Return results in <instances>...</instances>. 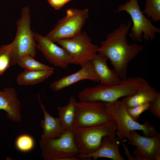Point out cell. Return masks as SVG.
<instances>
[{
  "label": "cell",
  "mask_w": 160,
  "mask_h": 160,
  "mask_svg": "<svg viewBox=\"0 0 160 160\" xmlns=\"http://www.w3.org/2000/svg\"><path fill=\"white\" fill-rule=\"evenodd\" d=\"M132 22L120 23L119 26L108 33L97 52L102 53L109 59L114 69L121 80L126 79L129 63L144 49V46L136 43L129 44L127 38Z\"/></svg>",
  "instance_id": "6da1fadb"
},
{
  "label": "cell",
  "mask_w": 160,
  "mask_h": 160,
  "mask_svg": "<svg viewBox=\"0 0 160 160\" xmlns=\"http://www.w3.org/2000/svg\"><path fill=\"white\" fill-rule=\"evenodd\" d=\"M149 85L141 77H131L122 80L117 85H107L101 84L85 88L79 92L78 97L81 101H99L112 103L120 98L143 90Z\"/></svg>",
  "instance_id": "7a4b0ae2"
},
{
  "label": "cell",
  "mask_w": 160,
  "mask_h": 160,
  "mask_svg": "<svg viewBox=\"0 0 160 160\" xmlns=\"http://www.w3.org/2000/svg\"><path fill=\"white\" fill-rule=\"evenodd\" d=\"M21 16L16 22L17 30L15 38L10 44L6 45L11 57V65L17 64L23 56L30 55L36 56V43L33 32L31 29L30 8L24 7L21 10Z\"/></svg>",
  "instance_id": "3957f363"
},
{
  "label": "cell",
  "mask_w": 160,
  "mask_h": 160,
  "mask_svg": "<svg viewBox=\"0 0 160 160\" xmlns=\"http://www.w3.org/2000/svg\"><path fill=\"white\" fill-rule=\"evenodd\" d=\"M117 124L114 119L100 125L74 128L73 134L78 151L76 156L80 160L97 150L104 136L116 132Z\"/></svg>",
  "instance_id": "277c9868"
},
{
  "label": "cell",
  "mask_w": 160,
  "mask_h": 160,
  "mask_svg": "<svg viewBox=\"0 0 160 160\" xmlns=\"http://www.w3.org/2000/svg\"><path fill=\"white\" fill-rule=\"evenodd\" d=\"M107 112L115 120L117 124L116 135L120 140L130 139V132L134 130H141L144 135L151 137L157 132L155 127L147 121L140 124L132 119L128 114L123 99L112 103L106 104Z\"/></svg>",
  "instance_id": "5b68a950"
},
{
  "label": "cell",
  "mask_w": 160,
  "mask_h": 160,
  "mask_svg": "<svg viewBox=\"0 0 160 160\" xmlns=\"http://www.w3.org/2000/svg\"><path fill=\"white\" fill-rule=\"evenodd\" d=\"M89 17L87 9H68L65 16L58 20L53 29L45 36L55 42L76 36L81 33L82 28Z\"/></svg>",
  "instance_id": "8992f818"
},
{
  "label": "cell",
  "mask_w": 160,
  "mask_h": 160,
  "mask_svg": "<svg viewBox=\"0 0 160 160\" xmlns=\"http://www.w3.org/2000/svg\"><path fill=\"white\" fill-rule=\"evenodd\" d=\"M125 11L132 19L133 25L131 28L130 37L132 40L137 41L143 37L145 41L153 40L156 33L160 32V28L152 23L151 19H147L140 9L138 0H130L120 5L116 12Z\"/></svg>",
  "instance_id": "52a82bcc"
},
{
  "label": "cell",
  "mask_w": 160,
  "mask_h": 160,
  "mask_svg": "<svg viewBox=\"0 0 160 160\" xmlns=\"http://www.w3.org/2000/svg\"><path fill=\"white\" fill-rule=\"evenodd\" d=\"M92 39L85 31L72 38L56 40L72 58L71 64L83 67L96 56L99 47L92 44Z\"/></svg>",
  "instance_id": "ba28073f"
},
{
  "label": "cell",
  "mask_w": 160,
  "mask_h": 160,
  "mask_svg": "<svg viewBox=\"0 0 160 160\" xmlns=\"http://www.w3.org/2000/svg\"><path fill=\"white\" fill-rule=\"evenodd\" d=\"M44 160H78V151L74 143L73 132L65 131L60 137L39 141Z\"/></svg>",
  "instance_id": "9c48e42d"
},
{
  "label": "cell",
  "mask_w": 160,
  "mask_h": 160,
  "mask_svg": "<svg viewBox=\"0 0 160 160\" xmlns=\"http://www.w3.org/2000/svg\"><path fill=\"white\" fill-rule=\"evenodd\" d=\"M106 104L99 101L77 102L74 128L100 125L114 119L106 111Z\"/></svg>",
  "instance_id": "30bf717a"
},
{
  "label": "cell",
  "mask_w": 160,
  "mask_h": 160,
  "mask_svg": "<svg viewBox=\"0 0 160 160\" xmlns=\"http://www.w3.org/2000/svg\"><path fill=\"white\" fill-rule=\"evenodd\" d=\"M128 144L136 147L132 160H160V133L156 132L152 136L147 137L139 134L136 130L130 132Z\"/></svg>",
  "instance_id": "8fae6325"
},
{
  "label": "cell",
  "mask_w": 160,
  "mask_h": 160,
  "mask_svg": "<svg viewBox=\"0 0 160 160\" xmlns=\"http://www.w3.org/2000/svg\"><path fill=\"white\" fill-rule=\"evenodd\" d=\"M33 34L37 42L36 47L41 51L48 62L63 69L68 67L72 58L64 48L57 46L54 42L37 33L33 32Z\"/></svg>",
  "instance_id": "7c38bea8"
},
{
  "label": "cell",
  "mask_w": 160,
  "mask_h": 160,
  "mask_svg": "<svg viewBox=\"0 0 160 160\" xmlns=\"http://www.w3.org/2000/svg\"><path fill=\"white\" fill-rule=\"evenodd\" d=\"M85 79H88L95 82L100 81L91 61L87 63L78 71L53 81L50 85V87L54 92H57L76 82Z\"/></svg>",
  "instance_id": "4fadbf2b"
},
{
  "label": "cell",
  "mask_w": 160,
  "mask_h": 160,
  "mask_svg": "<svg viewBox=\"0 0 160 160\" xmlns=\"http://www.w3.org/2000/svg\"><path fill=\"white\" fill-rule=\"evenodd\" d=\"M116 135V132L103 137L99 148L93 153L83 157L82 160L92 159L96 160L100 158L105 157L113 160H124L120 153L119 148L120 143Z\"/></svg>",
  "instance_id": "5bb4252c"
},
{
  "label": "cell",
  "mask_w": 160,
  "mask_h": 160,
  "mask_svg": "<svg viewBox=\"0 0 160 160\" xmlns=\"http://www.w3.org/2000/svg\"><path fill=\"white\" fill-rule=\"evenodd\" d=\"M20 109L21 103L14 88L7 87L0 91V110L7 112L8 119L15 122H21Z\"/></svg>",
  "instance_id": "9a60e30c"
},
{
  "label": "cell",
  "mask_w": 160,
  "mask_h": 160,
  "mask_svg": "<svg viewBox=\"0 0 160 160\" xmlns=\"http://www.w3.org/2000/svg\"><path fill=\"white\" fill-rule=\"evenodd\" d=\"M38 97L44 116V119L40 121L43 133L39 141H45L60 137L65 131L61 125L59 118H54L51 116L46 111L44 105L41 102L39 93Z\"/></svg>",
  "instance_id": "2e32d148"
},
{
  "label": "cell",
  "mask_w": 160,
  "mask_h": 160,
  "mask_svg": "<svg viewBox=\"0 0 160 160\" xmlns=\"http://www.w3.org/2000/svg\"><path fill=\"white\" fill-rule=\"evenodd\" d=\"M108 59L104 55L98 52L91 61L101 84L107 85L118 84L122 80L114 69L111 70L109 68L107 64Z\"/></svg>",
  "instance_id": "e0dca14e"
},
{
  "label": "cell",
  "mask_w": 160,
  "mask_h": 160,
  "mask_svg": "<svg viewBox=\"0 0 160 160\" xmlns=\"http://www.w3.org/2000/svg\"><path fill=\"white\" fill-rule=\"evenodd\" d=\"M77 103L74 97L71 96L67 105L57 108L61 125L65 131L73 132L76 116Z\"/></svg>",
  "instance_id": "ac0fdd59"
},
{
  "label": "cell",
  "mask_w": 160,
  "mask_h": 160,
  "mask_svg": "<svg viewBox=\"0 0 160 160\" xmlns=\"http://www.w3.org/2000/svg\"><path fill=\"white\" fill-rule=\"evenodd\" d=\"M54 71L24 69L16 78L19 85H34L42 82L52 75Z\"/></svg>",
  "instance_id": "d6986e66"
},
{
  "label": "cell",
  "mask_w": 160,
  "mask_h": 160,
  "mask_svg": "<svg viewBox=\"0 0 160 160\" xmlns=\"http://www.w3.org/2000/svg\"><path fill=\"white\" fill-rule=\"evenodd\" d=\"M157 92L153 87L149 85L145 89L123 99L125 106L133 107L147 103H152L156 98Z\"/></svg>",
  "instance_id": "ffe728a7"
},
{
  "label": "cell",
  "mask_w": 160,
  "mask_h": 160,
  "mask_svg": "<svg viewBox=\"0 0 160 160\" xmlns=\"http://www.w3.org/2000/svg\"><path fill=\"white\" fill-rule=\"evenodd\" d=\"M34 58L30 55H25L19 60L17 64L25 70L54 71L53 67L40 63Z\"/></svg>",
  "instance_id": "44dd1931"
},
{
  "label": "cell",
  "mask_w": 160,
  "mask_h": 160,
  "mask_svg": "<svg viewBox=\"0 0 160 160\" xmlns=\"http://www.w3.org/2000/svg\"><path fill=\"white\" fill-rule=\"evenodd\" d=\"M144 14L152 21L160 20V0H146Z\"/></svg>",
  "instance_id": "7402d4cb"
},
{
  "label": "cell",
  "mask_w": 160,
  "mask_h": 160,
  "mask_svg": "<svg viewBox=\"0 0 160 160\" xmlns=\"http://www.w3.org/2000/svg\"><path fill=\"white\" fill-rule=\"evenodd\" d=\"M16 146L20 151L27 152L31 150L33 147L34 142L30 136L23 135L19 136L16 141Z\"/></svg>",
  "instance_id": "603a6c76"
},
{
  "label": "cell",
  "mask_w": 160,
  "mask_h": 160,
  "mask_svg": "<svg viewBox=\"0 0 160 160\" xmlns=\"http://www.w3.org/2000/svg\"><path fill=\"white\" fill-rule=\"evenodd\" d=\"M0 52V75H2L4 72L11 65V60L10 53L6 45L1 46Z\"/></svg>",
  "instance_id": "cb8c5ba5"
},
{
  "label": "cell",
  "mask_w": 160,
  "mask_h": 160,
  "mask_svg": "<svg viewBox=\"0 0 160 160\" xmlns=\"http://www.w3.org/2000/svg\"><path fill=\"white\" fill-rule=\"evenodd\" d=\"M151 104L150 103H147L133 107L126 106V109L131 118L135 121L138 122L140 115L145 111L148 110Z\"/></svg>",
  "instance_id": "d4e9b609"
},
{
  "label": "cell",
  "mask_w": 160,
  "mask_h": 160,
  "mask_svg": "<svg viewBox=\"0 0 160 160\" xmlns=\"http://www.w3.org/2000/svg\"><path fill=\"white\" fill-rule=\"evenodd\" d=\"M148 110L151 113L158 119H160V93L158 92L155 100L151 103Z\"/></svg>",
  "instance_id": "484cf974"
},
{
  "label": "cell",
  "mask_w": 160,
  "mask_h": 160,
  "mask_svg": "<svg viewBox=\"0 0 160 160\" xmlns=\"http://www.w3.org/2000/svg\"><path fill=\"white\" fill-rule=\"evenodd\" d=\"M51 6L55 9H59L67 2L72 0H47Z\"/></svg>",
  "instance_id": "4316f807"
},
{
  "label": "cell",
  "mask_w": 160,
  "mask_h": 160,
  "mask_svg": "<svg viewBox=\"0 0 160 160\" xmlns=\"http://www.w3.org/2000/svg\"><path fill=\"white\" fill-rule=\"evenodd\" d=\"M1 47L0 46V52L1 51Z\"/></svg>",
  "instance_id": "83f0119b"
}]
</instances>
